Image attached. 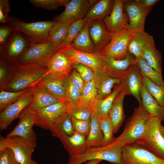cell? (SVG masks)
Here are the masks:
<instances>
[{
    "label": "cell",
    "instance_id": "5bb4252c",
    "mask_svg": "<svg viewBox=\"0 0 164 164\" xmlns=\"http://www.w3.org/2000/svg\"><path fill=\"white\" fill-rule=\"evenodd\" d=\"M32 93L30 90L25 92L17 101L9 105L0 114V128L5 129L15 119L19 118L23 111L31 103Z\"/></svg>",
    "mask_w": 164,
    "mask_h": 164
},
{
    "label": "cell",
    "instance_id": "8d00e7d4",
    "mask_svg": "<svg viewBox=\"0 0 164 164\" xmlns=\"http://www.w3.org/2000/svg\"><path fill=\"white\" fill-rule=\"evenodd\" d=\"M97 91L93 80L85 83L82 91L79 104L91 106L97 98Z\"/></svg>",
    "mask_w": 164,
    "mask_h": 164
},
{
    "label": "cell",
    "instance_id": "5b68a950",
    "mask_svg": "<svg viewBox=\"0 0 164 164\" xmlns=\"http://www.w3.org/2000/svg\"><path fill=\"white\" fill-rule=\"evenodd\" d=\"M161 122L157 118L151 116L143 133L135 143L164 160V137L160 131Z\"/></svg>",
    "mask_w": 164,
    "mask_h": 164
},
{
    "label": "cell",
    "instance_id": "4316f807",
    "mask_svg": "<svg viewBox=\"0 0 164 164\" xmlns=\"http://www.w3.org/2000/svg\"><path fill=\"white\" fill-rule=\"evenodd\" d=\"M114 4L113 0H97L83 19L84 22L89 23L95 20H103L111 14Z\"/></svg>",
    "mask_w": 164,
    "mask_h": 164
},
{
    "label": "cell",
    "instance_id": "7402d4cb",
    "mask_svg": "<svg viewBox=\"0 0 164 164\" xmlns=\"http://www.w3.org/2000/svg\"><path fill=\"white\" fill-rule=\"evenodd\" d=\"M58 50L62 51L68 56L73 61V64H82L94 70L97 68H101V56L99 54L82 52L74 49L71 46L63 47Z\"/></svg>",
    "mask_w": 164,
    "mask_h": 164
},
{
    "label": "cell",
    "instance_id": "9a60e30c",
    "mask_svg": "<svg viewBox=\"0 0 164 164\" xmlns=\"http://www.w3.org/2000/svg\"><path fill=\"white\" fill-rule=\"evenodd\" d=\"M120 80L121 91L126 95L133 96L139 104H141L140 92L143 86L142 77L135 63Z\"/></svg>",
    "mask_w": 164,
    "mask_h": 164
},
{
    "label": "cell",
    "instance_id": "f546056e",
    "mask_svg": "<svg viewBox=\"0 0 164 164\" xmlns=\"http://www.w3.org/2000/svg\"><path fill=\"white\" fill-rule=\"evenodd\" d=\"M89 23L85 22L83 28L70 46L74 49L82 52L99 54L90 37L89 32Z\"/></svg>",
    "mask_w": 164,
    "mask_h": 164
},
{
    "label": "cell",
    "instance_id": "836d02e7",
    "mask_svg": "<svg viewBox=\"0 0 164 164\" xmlns=\"http://www.w3.org/2000/svg\"><path fill=\"white\" fill-rule=\"evenodd\" d=\"M72 23L68 21L56 22L52 27L50 36L51 42L54 48L58 50V47L66 37Z\"/></svg>",
    "mask_w": 164,
    "mask_h": 164
},
{
    "label": "cell",
    "instance_id": "ab89813d",
    "mask_svg": "<svg viewBox=\"0 0 164 164\" xmlns=\"http://www.w3.org/2000/svg\"><path fill=\"white\" fill-rule=\"evenodd\" d=\"M29 88L19 91H1L0 110L1 111L9 105L18 100Z\"/></svg>",
    "mask_w": 164,
    "mask_h": 164
},
{
    "label": "cell",
    "instance_id": "74e56055",
    "mask_svg": "<svg viewBox=\"0 0 164 164\" xmlns=\"http://www.w3.org/2000/svg\"><path fill=\"white\" fill-rule=\"evenodd\" d=\"M66 102L69 109L79 104L81 92L80 89L74 85L70 82L68 76L65 80Z\"/></svg>",
    "mask_w": 164,
    "mask_h": 164
},
{
    "label": "cell",
    "instance_id": "ee69618b",
    "mask_svg": "<svg viewBox=\"0 0 164 164\" xmlns=\"http://www.w3.org/2000/svg\"><path fill=\"white\" fill-rule=\"evenodd\" d=\"M71 120L74 128V132L79 133L87 137L90 129V119L83 120L71 118Z\"/></svg>",
    "mask_w": 164,
    "mask_h": 164
},
{
    "label": "cell",
    "instance_id": "c3c4849f",
    "mask_svg": "<svg viewBox=\"0 0 164 164\" xmlns=\"http://www.w3.org/2000/svg\"><path fill=\"white\" fill-rule=\"evenodd\" d=\"M13 31V30L8 25L0 26V51L5 46L9 38Z\"/></svg>",
    "mask_w": 164,
    "mask_h": 164
},
{
    "label": "cell",
    "instance_id": "cb8c5ba5",
    "mask_svg": "<svg viewBox=\"0 0 164 164\" xmlns=\"http://www.w3.org/2000/svg\"><path fill=\"white\" fill-rule=\"evenodd\" d=\"M30 89L32 93V99L27 107L30 109L42 108L60 101L40 86L34 85Z\"/></svg>",
    "mask_w": 164,
    "mask_h": 164
},
{
    "label": "cell",
    "instance_id": "db71d44e",
    "mask_svg": "<svg viewBox=\"0 0 164 164\" xmlns=\"http://www.w3.org/2000/svg\"><path fill=\"white\" fill-rule=\"evenodd\" d=\"M160 131L164 137V126H162V125H161L160 126Z\"/></svg>",
    "mask_w": 164,
    "mask_h": 164
},
{
    "label": "cell",
    "instance_id": "52a82bcc",
    "mask_svg": "<svg viewBox=\"0 0 164 164\" xmlns=\"http://www.w3.org/2000/svg\"><path fill=\"white\" fill-rule=\"evenodd\" d=\"M30 109L36 117L35 125L50 131L55 124L68 113L69 107L67 102L59 101L45 107Z\"/></svg>",
    "mask_w": 164,
    "mask_h": 164
},
{
    "label": "cell",
    "instance_id": "30bf717a",
    "mask_svg": "<svg viewBox=\"0 0 164 164\" xmlns=\"http://www.w3.org/2000/svg\"><path fill=\"white\" fill-rule=\"evenodd\" d=\"M133 32L125 28L114 34L110 43L99 54L116 60L125 59L129 53L128 46Z\"/></svg>",
    "mask_w": 164,
    "mask_h": 164
},
{
    "label": "cell",
    "instance_id": "484cf974",
    "mask_svg": "<svg viewBox=\"0 0 164 164\" xmlns=\"http://www.w3.org/2000/svg\"><path fill=\"white\" fill-rule=\"evenodd\" d=\"M86 138L84 135L75 132L70 136L64 134L60 139L70 156L80 154L87 148L86 144Z\"/></svg>",
    "mask_w": 164,
    "mask_h": 164
},
{
    "label": "cell",
    "instance_id": "d4e9b609",
    "mask_svg": "<svg viewBox=\"0 0 164 164\" xmlns=\"http://www.w3.org/2000/svg\"><path fill=\"white\" fill-rule=\"evenodd\" d=\"M142 57L155 70L162 74V61L161 53L156 49L154 39L151 35L143 48Z\"/></svg>",
    "mask_w": 164,
    "mask_h": 164
},
{
    "label": "cell",
    "instance_id": "7dc6e473",
    "mask_svg": "<svg viewBox=\"0 0 164 164\" xmlns=\"http://www.w3.org/2000/svg\"><path fill=\"white\" fill-rule=\"evenodd\" d=\"M0 164H20L13 151L9 148L0 151Z\"/></svg>",
    "mask_w": 164,
    "mask_h": 164
},
{
    "label": "cell",
    "instance_id": "7bdbcfd3",
    "mask_svg": "<svg viewBox=\"0 0 164 164\" xmlns=\"http://www.w3.org/2000/svg\"><path fill=\"white\" fill-rule=\"evenodd\" d=\"M69 0H30V2L36 7L49 10L57 9L59 7L65 6Z\"/></svg>",
    "mask_w": 164,
    "mask_h": 164
},
{
    "label": "cell",
    "instance_id": "ba28073f",
    "mask_svg": "<svg viewBox=\"0 0 164 164\" xmlns=\"http://www.w3.org/2000/svg\"><path fill=\"white\" fill-rule=\"evenodd\" d=\"M58 50L51 41L32 43L19 58L21 64L35 63L46 67L50 60Z\"/></svg>",
    "mask_w": 164,
    "mask_h": 164
},
{
    "label": "cell",
    "instance_id": "4dcf8cb0",
    "mask_svg": "<svg viewBox=\"0 0 164 164\" xmlns=\"http://www.w3.org/2000/svg\"><path fill=\"white\" fill-rule=\"evenodd\" d=\"M121 91L119 85H117L107 97L102 99H96L92 106L93 113L100 119L108 116L114 100Z\"/></svg>",
    "mask_w": 164,
    "mask_h": 164
},
{
    "label": "cell",
    "instance_id": "4fadbf2b",
    "mask_svg": "<svg viewBox=\"0 0 164 164\" xmlns=\"http://www.w3.org/2000/svg\"><path fill=\"white\" fill-rule=\"evenodd\" d=\"M97 0H71L65 6L61 14L56 16L53 21L56 22L68 21L73 22L83 19L91 7Z\"/></svg>",
    "mask_w": 164,
    "mask_h": 164
},
{
    "label": "cell",
    "instance_id": "bcb514c9",
    "mask_svg": "<svg viewBox=\"0 0 164 164\" xmlns=\"http://www.w3.org/2000/svg\"><path fill=\"white\" fill-rule=\"evenodd\" d=\"M73 67L79 73L86 83L93 80L94 70L91 67L81 63L74 64Z\"/></svg>",
    "mask_w": 164,
    "mask_h": 164
},
{
    "label": "cell",
    "instance_id": "277c9868",
    "mask_svg": "<svg viewBox=\"0 0 164 164\" xmlns=\"http://www.w3.org/2000/svg\"><path fill=\"white\" fill-rule=\"evenodd\" d=\"M122 149L115 147L112 143L106 146L88 148L80 154L70 156L67 164H81L94 159L121 164Z\"/></svg>",
    "mask_w": 164,
    "mask_h": 164
},
{
    "label": "cell",
    "instance_id": "f1b7e54d",
    "mask_svg": "<svg viewBox=\"0 0 164 164\" xmlns=\"http://www.w3.org/2000/svg\"><path fill=\"white\" fill-rule=\"evenodd\" d=\"M140 96L144 108L151 116L157 118L161 122L164 121V107L159 104L143 85L140 91Z\"/></svg>",
    "mask_w": 164,
    "mask_h": 164
},
{
    "label": "cell",
    "instance_id": "8992f818",
    "mask_svg": "<svg viewBox=\"0 0 164 164\" xmlns=\"http://www.w3.org/2000/svg\"><path fill=\"white\" fill-rule=\"evenodd\" d=\"M36 147V140L28 139L18 136L4 138L0 136V151L9 148L13 152L20 164H37L32 159Z\"/></svg>",
    "mask_w": 164,
    "mask_h": 164
},
{
    "label": "cell",
    "instance_id": "d6a6232c",
    "mask_svg": "<svg viewBox=\"0 0 164 164\" xmlns=\"http://www.w3.org/2000/svg\"><path fill=\"white\" fill-rule=\"evenodd\" d=\"M151 35L145 31L133 32L128 46L129 52L135 58L142 57V51Z\"/></svg>",
    "mask_w": 164,
    "mask_h": 164
},
{
    "label": "cell",
    "instance_id": "1f68e13d",
    "mask_svg": "<svg viewBox=\"0 0 164 164\" xmlns=\"http://www.w3.org/2000/svg\"><path fill=\"white\" fill-rule=\"evenodd\" d=\"M91 127L87 137L86 144L87 148L101 146L104 138L100 125L99 118L94 113L90 118Z\"/></svg>",
    "mask_w": 164,
    "mask_h": 164
},
{
    "label": "cell",
    "instance_id": "44dd1931",
    "mask_svg": "<svg viewBox=\"0 0 164 164\" xmlns=\"http://www.w3.org/2000/svg\"><path fill=\"white\" fill-rule=\"evenodd\" d=\"M93 80L97 91V98L103 99L112 92V89L119 84L120 80L112 78L102 69L97 68L94 70Z\"/></svg>",
    "mask_w": 164,
    "mask_h": 164
},
{
    "label": "cell",
    "instance_id": "9c48e42d",
    "mask_svg": "<svg viewBox=\"0 0 164 164\" xmlns=\"http://www.w3.org/2000/svg\"><path fill=\"white\" fill-rule=\"evenodd\" d=\"M121 164H164V160L135 143L122 149Z\"/></svg>",
    "mask_w": 164,
    "mask_h": 164
},
{
    "label": "cell",
    "instance_id": "3957f363",
    "mask_svg": "<svg viewBox=\"0 0 164 164\" xmlns=\"http://www.w3.org/2000/svg\"><path fill=\"white\" fill-rule=\"evenodd\" d=\"M8 23L14 31L20 32L33 42L43 43L51 41L50 32L56 22L52 20L27 22L11 16Z\"/></svg>",
    "mask_w": 164,
    "mask_h": 164
},
{
    "label": "cell",
    "instance_id": "8fae6325",
    "mask_svg": "<svg viewBox=\"0 0 164 164\" xmlns=\"http://www.w3.org/2000/svg\"><path fill=\"white\" fill-rule=\"evenodd\" d=\"M33 42L20 32L14 31L5 46L0 51V55L10 62L17 63L21 56Z\"/></svg>",
    "mask_w": 164,
    "mask_h": 164
},
{
    "label": "cell",
    "instance_id": "7a4b0ae2",
    "mask_svg": "<svg viewBox=\"0 0 164 164\" xmlns=\"http://www.w3.org/2000/svg\"><path fill=\"white\" fill-rule=\"evenodd\" d=\"M151 116L142 104H139L127 120L122 132L115 138L113 143L118 147L122 148L125 145L135 143L143 133Z\"/></svg>",
    "mask_w": 164,
    "mask_h": 164
},
{
    "label": "cell",
    "instance_id": "e0dca14e",
    "mask_svg": "<svg viewBox=\"0 0 164 164\" xmlns=\"http://www.w3.org/2000/svg\"><path fill=\"white\" fill-rule=\"evenodd\" d=\"M101 56V68L111 77L119 79L135 63V57L130 53L122 60Z\"/></svg>",
    "mask_w": 164,
    "mask_h": 164
},
{
    "label": "cell",
    "instance_id": "7c38bea8",
    "mask_svg": "<svg viewBox=\"0 0 164 164\" xmlns=\"http://www.w3.org/2000/svg\"><path fill=\"white\" fill-rule=\"evenodd\" d=\"M124 9L128 18V29L133 32L145 31L146 18L151 10L152 7L143 6L135 0H126Z\"/></svg>",
    "mask_w": 164,
    "mask_h": 164
},
{
    "label": "cell",
    "instance_id": "83f0119b",
    "mask_svg": "<svg viewBox=\"0 0 164 164\" xmlns=\"http://www.w3.org/2000/svg\"><path fill=\"white\" fill-rule=\"evenodd\" d=\"M125 95L121 91L118 93L109 113L108 117L113 125L114 134L118 132L125 119L123 102Z\"/></svg>",
    "mask_w": 164,
    "mask_h": 164
},
{
    "label": "cell",
    "instance_id": "681fc988",
    "mask_svg": "<svg viewBox=\"0 0 164 164\" xmlns=\"http://www.w3.org/2000/svg\"><path fill=\"white\" fill-rule=\"evenodd\" d=\"M11 11L8 0H0V22L2 23L8 22L9 19L8 14Z\"/></svg>",
    "mask_w": 164,
    "mask_h": 164
},
{
    "label": "cell",
    "instance_id": "b9f144b4",
    "mask_svg": "<svg viewBox=\"0 0 164 164\" xmlns=\"http://www.w3.org/2000/svg\"><path fill=\"white\" fill-rule=\"evenodd\" d=\"M93 113L92 107L87 105L78 104L69 108L68 110V113L71 118L83 120L90 119Z\"/></svg>",
    "mask_w": 164,
    "mask_h": 164
},
{
    "label": "cell",
    "instance_id": "603a6c76",
    "mask_svg": "<svg viewBox=\"0 0 164 164\" xmlns=\"http://www.w3.org/2000/svg\"><path fill=\"white\" fill-rule=\"evenodd\" d=\"M66 78L55 77L48 74L35 85L43 88L60 101L66 102Z\"/></svg>",
    "mask_w": 164,
    "mask_h": 164
},
{
    "label": "cell",
    "instance_id": "ffe728a7",
    "mask_svg": "<svg viewBox=\"0 0 164 164\" xmlns=\"http://www.w3.org/2000/svg\"><path fill=\"white\" fill-rule=\"evenodd\" d=\"M89 32L91 40L100 54L110 43L112 36L108 32L103 20H95L90 22Z\"/></svg>",
    "mask_w": 164,
    "mask_h": 164
},
{
    "label": "cell",
    "instance_id": "816d5d0a",
    "mask_svg": "<svg viewBox=\"0 0 164 164\" xmlns=\"http://www.w3.org/2000/svg\"><path fill=\"white\" fill-rule=\"evenodd\" d=\"M140 5L145 7H152L157 3L158 0H135Z\"/></svg>",
    "mask_w": 164,
    "mask_h": 164
},
{
    "label": "cell",
    "instance_id": "e575fe53",
    "mask_svg": "<svg viewBox=\"0 0 164 164\" xmlns=\"http://www.w3.org/2000/svg\"><path fill=\"white\" fill-rule=\"evenodd\" d=\"M135 63L142 76L146 77L158 85L164 86L162 74L155 70L143 58H135Z\"/></svg>",
    "mask_w": 164,
    "mask_h": 164
},
{
    "label": "cell",
    "instance_id": "d590c367",
    "mask_svg": "<svg viewBox=\"0 0 164 164\" xmlns=\"http://www.w3.org/2000/svg\"><path fill=\"white\" fill-rule=\"evenodd\" d=\"M143 85L159 104L164 107V86L158 85L144 76H142Z\"/></svg>",
    "mask_w": 164,
    "mask_h": 164
},
{
    "label": "cell",
    "instance_id": "f907efd6",
    "mask_svg": "<svg viewBox=\"0 0 164 164\" xmlns=\"http://www.w3.org/2000/svg\"><path fill=\"white\" fill-rule=\"evenodd\" d=\"M68 77L71 83L79 88L82 93L86 82L79 73L75 69L73 68Z\"/></svg>",
    "mask_w": 164,
    "mask_h": 164
},
{
    "label": "cell",
    "instance_id": "f35d334b",
    "mask_svg": "<svg viewBox=\"0 0 164 164\" xmlns=\"http://www.w3.org/2000/svg\"><path fill=\"white\" fill-rule=\"evenodd\" d=\"M100 125L104 135L101 146L109 145L115 139L113 136L114 128L112 122L108 116L100 119Z\"/></svg>",
    "mask_w": 164,
    "mask_h": 164
},
{
    "label": "cell",
    "instance_id": "d6986e66",
    "mask_svg": "<svg viewBox=\"0 0 164 164\" xmlns=\"http://www.w3.org/2000/svg\"><path fill=\"white\" fill-rule=\"evenodd\" d=\"M73 63L62 51L58 50L49 61L47 68L48 74L53 76L65 78L73 69Z\"/></svg>",
    "mask_w": 164,
    "mask_h": 164
},
{
    "label": "cell",
    "instance_id": "ac0fdd59",
    "mask_svg": "<svg viewBox=\"0 0 164 164\" xmlns=\"http://www.w3.org/2000/svg\"><path fill=\"white\" fill-rule=\"evenodd\" d=\"M19 118L18 124L6 137L18 136L36 140V135L33 129V125L36 123V120L32 111L27 107L21 112Z\"/></svg>",
    "mask_w": 164,
    "mask_h": 164
},
{
    "label": "cell",
    "instance_id": "60d3db41",
    "mask_svg": "<svg viewBox=\"0 0 164 164\" xmlns=\"http://www.w3.org/2000/svg\"><path fill=\"white\" fill-rule=\"evenodd\" d=\"M83 19L78 20L73 22L69 29L68 33L64 41L58 48L70 46L84 24Z\"/></svg>",
    "mask_w": 164,
    "mask_h": 164
},
{
    "label": "cell",
    "instance_id": "f5cc1de1",
    "mask_svg": "<svg viewBox=\"0 0 164 164\" xmlns=\"http://www.w3.org/2000/svg\"><path fill=\"white\" fill-rule=\"evenodd\" d=\"M102 160L99 159H92L89 161L85 164H98Z\"/></svg>",
    "mask_w": 164,
    "mask_h": 164
},
{
    "label": "cell",
    "instance_id": "2e32d148",
    "mask_svg": "<svg viewBox=\"0 0 164 164\" xmlns=\"http://www.w3.org/2000/svg\"><path fill=\"white\" fill-rule=\"evenodd\" d=\"M126 0H114L111 14L103 20L109 32L112 36L125 29L128 28V18L124 6Z\"/></svg>",
    "mask_w": 164,
    "mask_h": 164
},
{
    "label": "cell",
    "instance_id": "6da1fadb",
    "mask_svg": "<svg viewBox=\"0 0 164 164\" xmlns=\"http://www.w3.org/2000/svg\"><path fill=\"white\" fill-rule=\"evenodd\" d=\"M9 62L12 74L5 89L10 91L30 88L48 74L46 67L38 64Z\"/></svg>",
    "mask_w": 164,
    "mask_h": 164
},
{
    "label": "cell",
    "instance_id": "f6af8a7d",
    "mask_svg": "<svg viewBox=\"0 0 164 164\" xmlns=\"http://www.w3.org/2000/svg\"><path fill=\"white\" fill-rule=\"evenodd\" d=\"M10 72V62L3 57H1L0 61V89L4 90L8 82L7 74Z\"/></svg>",
    "mask_w": 164,
    "mask_h": 164
}]
</instances>
